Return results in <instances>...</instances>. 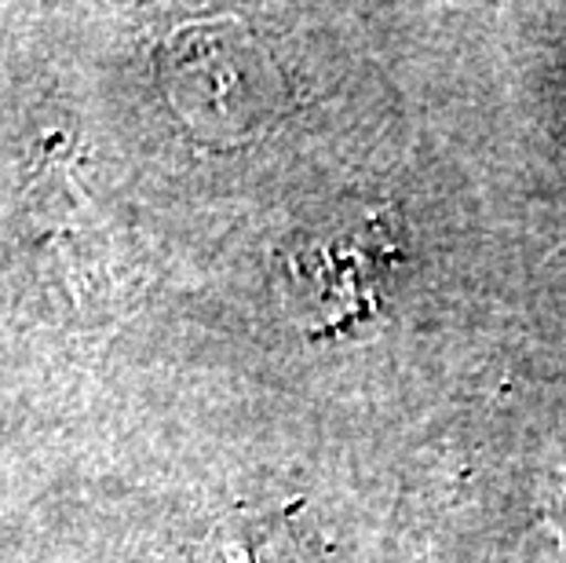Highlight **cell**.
<instances>
[{"label":"cell","mask_w":566,"mask_h":563,"mask_svg":"<svg viewBox=\"0 0 566 563\" xmlns=\"http://www.w3.org/2000/svg\"><path fill=\"white\" fill-rule=\"evenodd\" d=\"M161 85L176 114L212 139H242L274 111V70L263 48L234 22H205L168 38Z\"/></svg>","instance_id":"cell-1"},{"label":"cell","mask_w":566,"mask_h":563,"mask_svg":"<svg viewBox=\"0 0 566 563\" xmlns=\"http://www.w3.org/2000/svg\"><path fill=\"white\" fill-rule=\"evenodd\" d=\"M395 249L399 246L388 231V220H369L363 231L336 234L333 242H318L296 253L289 271H293L296 301L307 311L304 326L311 333L340 330L377 307L384 274L395 263Z\"/></svg>","instance_id":"cell-2"},{"label":"cell","mask_w":566,"mask_h":563,"mask_svg":"<svg viewBox=\"0 0 566 563\" xmlns=\"http://www.w3.org/2000/svg\"><path fill=\"white\" fill-rule=\"evenodd\" d=\"M545 520L559 526L563 545H566V476L552 479L545 487Z\"/></svg>","instance_id":"cell-3"}]
</instances>
